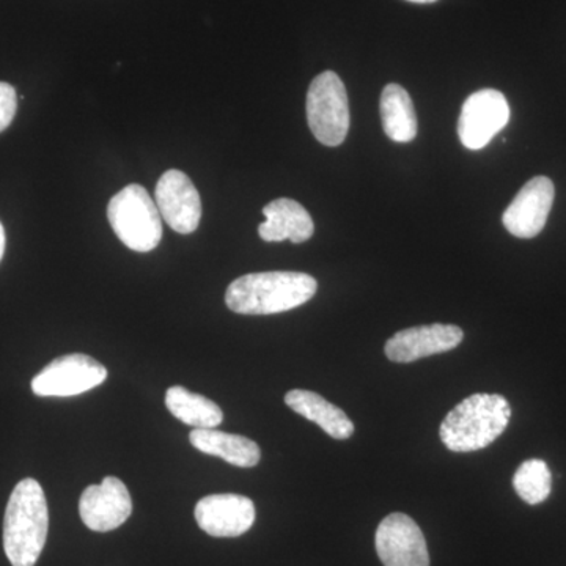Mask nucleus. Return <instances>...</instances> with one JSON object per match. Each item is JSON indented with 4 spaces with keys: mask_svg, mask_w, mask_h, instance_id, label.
<instances>
[{
    "mask_svg": "<svg viewBox=\"0 0 566 566\" xmlns=\"http://www.w3.org/2000/svg\"><path fill=\"white\" fill-rule=\"evenodd\" d=\"M112 230L134 252H150L163 240V218L155 200L140 185H129L107 207Z\"/></svg>",
    "mask_w": 566,
    "mask_h": 566,
    "instance_id": "obj_4",
    "label": "nucleus"
},
{
    "mask_svg": "<svg viewBox=\"0 0 566 566\" xmlns=\"http://www.w3.org/2000/svg\"><path fill=\"white\" fill-rule=\"evenodd\" d=\"M266 221L260 223L259 234L266 243L290 240L294 244L305 243L314 237L315 223L311 214L293 199H277L263 208Z\"/></svg>",
    "mask_w": 566,
    "mask_h": 566,
    "instance_id": "obj_14",
    "label": "nucleus"
},
{
    "mask_svg": "<svg viewBox=\"0 0 566 566\" xmlns=\"http://www.w3.org/2000/svg\"><path fill=\"white\" fill-rule=\"evenodd\" d=\"M464 333L455 324H428L400 331L387 340V359L397 364H411L423 357L455 349Z\"/></svg>",
    "mask_w": 566,
    "mask_h": 566,
    "instance_id": "obj_12",
    "label": "nucleus"
},
{
    "mask_svg": "<svg viewBox=\"0 0 566 566\" xmlns=\"http://www.w3.org/2000/svg\"><path fill=\"white\" fill-rule=\"evenodd\" d=\"M382 128L386 136L394 142H412L417 136V115L411 96L401 85H386L381 93Z\"/></svg>",
    "mask_w": 566,
    "mask_h": 566,
    "instance_id": "obj_17",
    "label": "nucleus"
},
{
    "mask_svg": "<svg viewBox=\"0 0 566 566\" xmlns=\"http://www.w3.org/2000/svg\"><path fill=\"white\" fill-rule=\"evenodd\" d=\"M155 202L159 214L177 233L196 232L202 219V200L191 178L181 170H167L156 185Z\"/></svg>",
    "mask_w": 566,
    "mask_h": 566,
    "instance_id": "obj_9",
    "label": "nucleus"
},
{
    "mask_svg": "<svg viewBox=\"0 0 566 566\" xmlns=\"http://www.w3.org/2000/svg\"><path fill=\"white\" fill-rule=\"evenodd\" d=\"M556 188L547 177H535L523 186L510 207L506 208L502 222L513 237L531 240L545 229L547 216L553 208Z\"/></svg>",
    "mask_w": 566,
    "mask_h": 566,
    "instance_id": "obj_11",
    "label": "nucleus"
},
{
    "mask_svg": "<svg viewBox=\"0 0 566 566\" xmlns=\"http://www.w3.org/2000/svg\"><path fill=\"white\" fill-rule=\"evenodd\" d=\"M375 543L385 566H430L423 532L405 513L386 516L376 528Z\"/></svg>",
    "mask_w": 566,
    "mask_h": 566,
    "instance_id": "obj_8",
    "label": "nucleus"
},
{
    "mask_svg": "<svg viewBox=\"0 0 566 566\" xmlns=\"http://www.w3.org/2000/svg\"><path fill=\"white\" fill-rule=\"evenodd\" d=\"M285 403L296 415L315 422L331 438L344 441L354 434V423L337 406L311 390L294 389L285 395Z\"/></svg>",
    "mask_w": 566,
    "mask_h": 566,
    "instance_id": "obj_16",
    "label": "nucleus"
},
{
    "mask_svg": "<svg viewBox=\"0 0 566 566\" xmlns=\"http://www.w3.org/2000/svg\"><path fill=\"white\" fill-rule=\"evenodd\" d=\"M50 528L46 495L35 479L14 486L3 520V549L13 566H35Z\"/></svg>",
    "mask_w": 566,
    "mask_h": 566,
    "instance_id": "obj_2",
    "label": "nucleus"
},
{
    "mask_svg": "<svg viewBox=\"0 0 566 566\" xmlns=\"http://www.w3.org/2000/svg\"><path fill=\"white\" fill-rule=\"evenodd\" d=\"M18 111L17 91L7 82H0V133L6 132Z\"/></svg>",
    "mask_w": 566,
    "mask_h": 566,
    "instance_id": "obj_20",
    "label": "nucleus"
},
{
    "mask_svg": "<svg viewBox=\"0 0 566 566\" xmlns=\"http://www.w3.org/2000/svg\"><path fill=\"white\" fill-rule=\"evenodd\" d=\"M189 441L205 455L222 458L238 468H253L262 458L260 447L252 439L223 433L216 428H196L189 434Z\"/></svg>",
    "mask_w": 566,
    "mask_h": 566,
    "instance_id": "obj_15",
    "label": "nucleus"
},
{
    "mask_svg": "<svg viewBox=\"0 0 566 566\" xmlns=\"http://www.w3.org/2000/svg\"><path fill=\"white\" fill-rule=\"evenodd\" d=\"M408 2H415V3H434V2H438V0H408Z\"/></svg>",
    "mask_w": 566,
    "mask_h": 566,
    "instance_id": "obj_22",
    "label": "nucleus"
},
{
    "mask_svg": "<svg viewBox=\"0 0 566 566\" xmlns=\"http://www.w3.org/2000/svg\"><path fill=\"white\" fill-rule=\"evenodd\" d=\"M132 513V494L117 476H106L102 485L85 488L81 495V520L93 532L115 531Z\"/></svg>",
    "mask_w": 566,
    "mask_h": 566,
    "instance_id": "obj_10",
    "label": "nucleus"
},
{
    "mask_svg": "<svg viewBox=\"0 0 566 566\" xmlns=\"http://www.w3.org/2000/svg\"><path fill=\"white\" fill-rule=\"evenodd\" d=\"M510 417L512 408L502 395H471L447 415L439 436L450 452H476L504 433Z\"/></svg>",
    "mask_w": 566,
    "mask_h": 566,
    "instance_id": "obj_3",
    "label": "nucleus"
},
{
    "mask_svg": "<svg viewBox=\"0 0 566 566\" xmlns=\"http://www.w3.org/2000/svg\"><path fill=\"white\" fill-rule=\"evenodd\" d=\"M107 370L87 354L74 353L57 357L32 379L33 394L39 397H73L103 385Z\"/></svg>",
    "mask_w": 566,
    "mask_h": 566,
    "instance_id": "obj_6",
    "label": "nucleus"
},
{
    "mask_svg": "<svg viewBox=\"0 0 566 566\" xmlns=\"http://www.w3.org/2000/svg\"><path fill=\"white\" fill-rule=\"evenodd\" d=\"M318 283L312 275L293 271L245 274L230 283L226 304L240 315H274L301 307L315 296Z\"/></svg>",
    "mask_w": 566,
    "mask_h": 566,
    "instance_id": "obj_1",
    "label": "nucleus"
},
{
    "mask_svg": "<svg viewBox=\"0 0 566 566\" xmlns=\"http://www.w3.org/2000/svg\"><path fill=\"white\" fill-rule=\"evenodd\" d=\"M516 494L528 505H538L549 497L553 474L543 460H527L517 468L513 476Z\"/></svg>",
    "mask_w": 566,
    "mask_h": 566,
    "instance_id": "obj_19",
    "label": "nucleus"
},
{
    "mask_svg": "<svg viewBox=\"0 0 566 566\" xmlns=\"http://www.w3.org/2000/svg\"><path fill=\"white\" fill-rule=\"evenodd\" d=\"M307 122L316 140L326 147L344 144L349 132V104L345 84L334 71H324L307 92Z\"/></svg>",
    "mask_w": 566,
    "mask_h": 566,
    "instance_id": "obj_5",
    "label": "nucleus"
},
{
    "mask_svg": "<svg viewBox=\"0 0 566 566\" xmlns=\"http://www.w3.org/2000/svg\"><path fill=\"white\" fill-rule=\"evenodd\" d=\"M6 230H3L2 222H0V260H2L3 252H6Z\"/></svg>",
    "mask_w": 566,
    "mask_h": 566,
    "instance_id": "obj_21",
    "label": "nucleus"
},
{
    "mask_svg": "<svg viewBox=\"0 0 566 566\" xmlns=\"http://www.w3.org/2000/svg\"><path fill=\"white\" fill-rule=\"evenodd\" d=\"M199 527L216 538L244 535L255 523V505L240 494H211L196 505Z\"/></svg>",
    "mask_w": 566,
    "mask_h": 566,
    "instance_id": "obj_13",
    "label": "nucleus"
},
{
    "mask_svg": "<svg viewBox=\"0 0 566 566\" xmlns=\"http://www.w3.org/2000/svg\"><path fill=\"white\" fill-rule=\"evenodd\" d=\"M510 120V107L501 92L485 88L469 96L458 120V136L469 150H482Z\"/></svg>",
    "mask_w": 566,
    "mask_h": 566,
    "instance_id": "obj_7",
    "label": "nucleus"
},
{
    "mask_svg": "<svg viewBox=\"0 0 566 566\" xmlns=\"http://www.w3.org/2000/svg\"><path fill=\"white\" fill-rule=\"evenodd\" d=\"M166 406L170 415L193 428H216L223 420L222 409L214 401L181 386L167 390Z\"/></svg>",
    "mask_w": 566,
    "mask_h": 566,
    "instance_id": "obj_18",
    "label": "nucleus"
}]
</instances>
